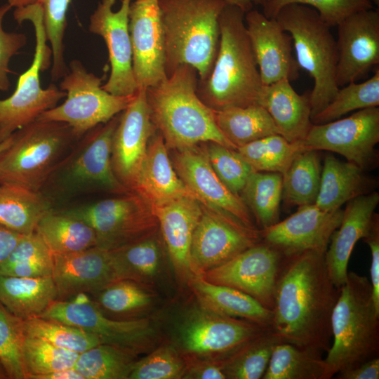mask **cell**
Returning <instances> with one entry per match:
<instances>
[{
	"mask_svg": "<svg viewBox=\"0 0 379 379\" xmlns=\"http://www.w3.org/2000/svg\"><path fill=\"white\" fill-rule=\"evenodd\" d=\"M40 317L79 327L96 337L100 344L116 346L136 355L156 347L160 339L156 325L149 318L111 319L86 294L72 300H55Z\"/></svg>",
	"mask_w": 379,
	"mask_h": 379,
	"instance_id": "cell-12",
	"label": "cell"
},
{
	"mask_svg": "<svg viewBox=\"0 0 379 379\" xmlns=\"http://www.w3.org/2000/svg\"><path fill=\"white\" fill-rule=\"evenodd\" d=\"M245 12L227 4L222 9L218 53L208 77L198 81L197 95L215 111L257 104L262 86L246 31Z\"/></svg>",
	"mask_w": 379,
	"mask_h": 379,
	"instance_id": "cell-3",
	"label": "cell"
},
{
	"mask_svg": "<svg viewBox=\"0 0 379 379\" xmlns=\"http://www.w3.org/2000/svg\"><path fill=\"white\" fill-rule=\"evenodd\" d=\"M379 105V69L365 81L351 82L340 87L333 99L319 114L312 118L314 124H321L340 119L343 115Z\"/></svg>",
	"mask_w": 379,
	"mask_h": 379,
	"instance_id": "cell-44",
	"label": "cell"
},
{
	"mask_svg": "<svg viewBox=\"0 0 379 379\" xmlns=\"http://www.w3.org/2000/svg\"><path fill=\"white\" fill-rule=\"evenodd\" d=\"M12 135L4 141L0 142V153L10 145Z\"/></svg>",
	"mask_w": 379,
	"mask_h": 379,
	"instance_id": "cell-60",
	"label": "cell"
},
{
	"mask_svg": "<svg viewBox=\"0 0 379 379\" xmlns=\"http://www.w3.org/2000/svg\"><path fill=\"white\" fill-rule=\"evenodd\" d=\"M102 79L88 72L82 63L73 60L59 88L66 92L60 105L44 112L37 119L68 124L78 139L95 126L105 124L122 112L135 96L115 95L101 86Z\"/></svg>",
	"mask_w": 379,
	"mask_h": 379,
	"instance_id": "cell-11",
	"label": "cell"
},
{
	"mask_svg": "<svg viewBox=\"0 0 379 379\" xmlns=\"http://www.w3.org/2000/svg\"><path fill=\"white\" fill-rule=\"evenodd\" d=\"M285 259L261 240L201 277L209 282L237 289L272 310Z\"/></svg>",
	"mask_w": 379,
	"mask_h": 379,
	"instance_id": "cell-15",
	"label": "cell"
},
{
	"mask_svg": "<svg viewBox=\"0 0 379 379\" xmlns=\"http://www.w3.org/2000/svg\"><path fill=\"white\" fill-rule=\"evenodd\" d=\"M35 232L53 254L71 253L96 246L95 233L89 225L53 209L40 220Z\"/></svg>",
	"mask_w": 379,
	"mask_h": 379,
	"instance_id": "cell-35",
	"label": "cell"
},
{
	"mask_svg": "<svg viewBox=\"0 0 379 379\" xmlns=\"http://www.w3.org/2000/svg\"><path fill=\"white\" fill-rule=\"evenodd\" d=\"M362 239L368 245L371 253V283L373 301L379 310V218L377 213L368 233Z\"/></svg>",
	"mask_w": 379,
	"mask_h": 379,
	"instance_id": "cell-54",
	"label": "cell"
},
{
	"mask_svg": "<svg viewBox=\"0 0 379 379\" xmlns=\"http://www.w3.org/2000/svg\"><path fill=\"white\" fill-rule=\"evenodd\" d=\"M339 293L328 275L325 252L286 258L275 288L272 330L282 342L327 352Z\"/></svg>",
	"mask_w": 379,
	"mask_h": 379,
	"instance_id": "cell-1",
	"label": "cell"
},
{
	"mask_svg": "<svg viewBox=\"0 0 379 379\" xmlns=\"http://www.w3.org/2000/svg\"><path fill=\"white\" fill-rule=\"evenodd\" d=\"M336 27V82L340 88L378 67L379 11L371 8L356 12Z\"/></svg>",
	"mask_w": 379,
	"mask_h": 379,
	"instance_id": "cell-21",
	"label": "cell"
},
{
	"mask_svg": "<svg viewBox=\"0 0 379 379\" xmlns=\"http://www.w3.org/2000/svg\"><path fill=\"white\" fill-rule=\"evenodd\" d=\"M53 254L34 232L23 235L0 265V274L19 277H52Z\"/></svg>",
	"mask_w": 379,
	"mask_h": 379,
	"instance_id": "cell-42",
	"label": "cell"
},
{
	"mask_svg": "<svg viewBox=\"0 0 379 379\" xmlns=\"http://www.w3.org/2000/svg\"><path fill=\"white\" fill-rule=\"evenodd\" d=\"M199 76L189 65L178 66L146 88L151 121L168 149L179 150L207 142L236 147L220 131L215 110L197 95Z\"/></svg>",
	"mask_w": 379,
	"mask_h": 379,
	"instance_id": "cell-2",
	"label": "cell"
},
{
	"mask_svg": "<svg viewBox=\"0 0 379 379\" xmlns=\"http://www.w3.org/2000/svg\"><path fill=\"white\" fill-rule=\"evenodd\" d=\"M7 4L15 8L27 6L38 2V0H6Z\"/></svg>",
	"mask_w": 379,
	"mask_h": 379,
	"instance_id": "cell-59",
	"label": "cell"
},
{
	"mask_svg": "<svg viewBox=\"0 0 379 379\" xmlns=\"http://www.w3.org/2000/svg\"><path fill=\"white\" fill-rule=\"evenodd\" d=\"M158 4L166 75L189 65L197 71L199 81L206 79L218 53L219 18L227 4L223 0H158Z\"/></svg>",
	"mask_w": 379,
	"mask_h": 379,
	"instance_id": "cell-4",
	"label": "cell"
},
{
	"mask_svg": "<svg viewBox=\"0 0 379 379\" xmlns=\"http://www.w3.org/2000/svg\"><path fill=\"white\" fill-rule=\"evenodd\" d=\"M187 283L197 301L202 306L231 317L271 328L272 311L250 295L229 286L209 282L199 275L192 276Z\"/></svg>",
	"mask_w": 379,
	"mask_h": 379,
	"instance_id": "cell-29",
	"label": "cell"
},
{
	"mask_svg": "<svg viewBox=\"0 0 379 379\" xmlns=\"http://www.w3.org/2000/svg\"><path fill=\"white\" fill-rule=\"evenodd\" d=\"M91 295V300L104 314L118 320L145 317L142 314L156 298L152 288L130 279L117 280Z\"/></svg>",
	"mask_w": 379,
	"mask_h": 379,
	"instance_id": "cell-34",
	"label": "cell"
},
{
	"mask_svg": "<svg viewBox=\"0 0 379 379\" xmlns=\"http://www.w3.org/2000/svg\"><path fill=\"white\" fill-rule=\"evenodd\" d=\"M155 131L147 102L146 88H140L119 115L112 144L114 173L129 191L133 190L149 142Z\"/></svg>",
	"mask_w": 379,
	"mask_h": 379,
	"instance_id": "cell-22",
	"label": "cell"
},
{
	"mask_svg": "<svg viewBox=\"0 0 379 379\" xmlns=\"http://www.w3.org/2000/svg\"><path fill=\"white\" fill-rule=\"evenodd\" d=\"M185 359L187 365L184 379H227L220 359L211 357H185Z\"/></svg>",
	"mask_w": 379,
	"mask_h": 379,
	"instance_id": "cell-53",
	"label": "cell"
},
{
	"mask_svg": "<svg viewBox=\"0 0 379 379\" xmlns=\"http://www.w3.org/2000/svg\"><path fill=\"white\" fill-rule=\"evenodd\" d=\"M281 342L270 328L220 359L226 378H262L275 346Z\"/></svg>",
	"mask_w": 379,
	"mask_h": 379,
	"instance_id": "cell-39",
	"label": "cell"
},
{
	"mask_svg": "<svg viewBox=\"0 0 379 379\" xmlns=\"http://www.w3.org/2000/svg\"><path fill=\"white\" fill-rule=\"evenodd\" d=\"M11 8L8 4L0 6V91H2L8 90L11 86L8 74L11 58L27 43L25 34L8 32L3 27L4 18Z\"/></svg>",
	"mask_w": 379,
	"mask_h": 379,
	"instance_id": "cell-52",
	"label": "cell"
},
{
	"mask_svg": "<svg viewBox=\"0 0 379 379\" xmlns=\"http://www.w3.org/2000/svg\"><path fill=\"white\" fill-rule=\"evenodd\" d=\"M267 328L209 310L197 302L176 319L171 344L185 357L221 359Z\"/></svg>",
	"mask_w": 379,
	"mask_h": 379,
	"instance_id": "cell-10",
	"label": "cell"
},
{
	"mask_svg": "<svg viewBox=\"0 0 379 379\" xmlns=\"http://www.w3.org/2000/svg\"><path fill=\"white\" fill-rule=\"evenodd\" d=\"M157 232L110 251L119 279H130L150 288L161 279L164 261Z\"/></svg>",
	"mask_w": 379,
	"mask_h": 379,
	"instance_id": "cell-32",
	"label": "cell"
},
{
	"mask_svg": "<svg viewBox=\"0 0 379 379\" xmlns=\"http://www.w3.org/2000/svg\"><path fill=\"white\" fill-rule=\"evenodd\" d=\"M23 326L26 335L79 354L100 344L96 337L83 329L51 319L34 317L24 320Z\"/></svg>",
	"mask_w": 379,
	"mask_h": 379,
	"instance_id": "cell-45",
	"label": "cell"
},
{
	"mask_svg": "<svg viewBox=\"0 0 379 379\" xmlns=\"http://www.w3.org/2000/svg\"><path fill=\"white\" fill-rule=\"evenodd\" d=\"M79 139L67 124L36 119L12 135L0 153V184L41 192Z\"/></svg>",
	"mask_w": 379,
	"mask_h": 379,
	"instance_id": "cell-6",
	"label": "cell"
},
{
	"mask_svg": "<svg viewBox=\"0 0 379 379\" xmlns=\"http://www.w3.org/2000/svg\"><path fill=\"white\" fill-rule=\"evenodd\" d=\"M333 343L326 352L325 379L379 356V310L371 281L350 272L331 317Z\"/></svg>",
	"mask_w": 379,
	"mask_h": 379,
	"instance_id": "cell-5",
	"label": "cell"
},
{
	"mask_svg": "<svg viewBox=\"0 0 379 379\" xmlns=\"http://www.w3.org/2000/svg\"><path fill=\"white\" fill-rule=\"evenodd\" d=\"M304 150L300 142H290L279 134L266 136L237 149L255 171L281 175L295 156Z\"/></svg>",
	"mask_w": 379,
	"mask_h": 379,
	"instance_id": "cell-43",
	"label": "cell"
},
{
	"mask_svg": "<svg viewBox=\"0 0 379 379\" xmlns=\"http://www.w3.org/2000/svg\"><path fill=\"white\" fill-rule=\"evenodd\" d=\"M57 298L52 277L29 278L0 274V302L23 320L40 317Z\"/></svg>",
	"mask_w": 379,
	"mask_h": 379,
	"instance_id": "cell-31",
	"label": "cell"
},
{
	"mask_svg": "<svg viewBox=\"0 0 379 379\" xmlns=\"http://www.w3.org/2000/svg\"><path fill=\"white\" fill-rule=\"evenodd\" d=\"M53 209L42 192L0 184V224L23 235L35 232L40 220Z\"/></svg>",
	"mask_w": 379,
	"mask_h": 379,
	"instance_id": "cell-33",
	"label": "cell"
},
{
	"mask_svg": "<svg viewBox=\"0 0 379 379\" xmlns=\"http://www.w3.org/2000/svg\"><path fill=\"white\" fill-rule=\"evenodd\" d=\"M119 119L117 114L79 138L44 188L48 186L55 194L63 195L87 193L98 189L121 194L129 192L117 179L112 166V138Z\"/></svg>",
	"mask_w": 379,
	"mask_h": 379,
	"instance_id": "cell-9",
	"label": "cell"
},
{
	"mask_svg": "<svg viewBox=\"0 0 379 379\" xmlns=\"http://www.w3.org/2000/svg\"><path fill=\"white\" fill-rule=\"evenodd\" d=\"M321 169L317 151L307 149L297 154L282 174V199L285 204L293 207L315 204Z\"/></svg>",
	"mask_w": 379,
	"mask_h": 379,
	"instance_id": "cell-37",
	"label": "cell"
},
{
	"mask_svg": "<svg viewBox=\"0 0 379 379\" xmlns=\"http://www.w3.org/2000/svg\"><path fill=\"white\" fill-rule=\"evenodd\" d=\"M364 171L352 162L326 155L314 204L324 211L332 212L349 201L371 192L372 180Z\"/></svg>",
	"mask_w": 379,
	"mask_h": 379,
	"instance_id": "cell-30",
	"label": "cell"
},
{
	"mask_svg": "<svg viewBox=\"0 0 379 379\" xmlns=\"http://www.w3.org/2000/svg\"><path fill=\"white\" fill-rule=\"evenodd\" d=\"M71 0H38L43 11L47 41L51 46L53 65L51 79L56 81L67 73L63 39L67 26V11Z\"/></svg>",
	"mask_w": 379,
	"mask_h": 379,
	"instance_id": "cell-50",
	"label": "cell"
},
{
	"mask_svg": "<svg viewBox=\"0 0 379 379\" xmlns=\"http://www.w3.org/2000/svg\"><path fill=\"white\" fill-rule=\"evenodd\" d=\"M376 0H267L262 6L263 14L275 18L279 11L290 4L308 6L317 11L330 27H336L349 15L363 10L373 8Z\"/></svg>",
	"mask_w": 379,
	"mask_h": 379,
	"instance_id": "cell-51",
	"label": "cell"
},
{
	"mask_svg": "<svg viewBox=\"0 0 379 379\" xmlns=\"http://www.w3.org/2000/svg\"><path fill=\"white\" fill-rule=\"evenodd\" d=\"M13 18L20 25L28 20L34 26L36 46L30 67L18 78L15 91L6 99L0 100V142L15 131L32 123L45 111L57 105L66 92L54 84L42 88L39 73L51 65L52 51L46 45L43 11L39 3L17 8Z\"/></svg>",
	"mask_w": 379,
	"mask_h": 379,
	"instance_id": "cell-8",
	"label": "cell"
},
{
	"mask_svg": "<svg viewBox=\"0 0 379 379\" xmlns=\"http://www.w3.org/2000/svg\"><path fill=\"white\" fill-rule=\"evenodd\" d=\"M116 0H101L90 17L89 31L105 41L111 72L102 86L107 92L120 96L135 95L138 86L132 66V47L128 29L131 0H122L119 9L112 8Z\"/></svg>",
	"mask_w": 379,
	"mask_h": 379,
	"instance_id": "cell-17",
	"label": "cell"
},
{
	"mask_svg": "<svg viewBox=\"0 0 379 379\" xmlns=\"http://www.w3.org/2000/svg\"><path fill=\"white\" fill-rule=\"evenodd\" d=\"M52 279L57 300L93 294L119 280L110 251L98 246L66 254H53Z\"/></svg>",
	"mask_w": 379,
	"mask_h": 379,
	"instance_id": "cell-24",
	"label": "cell"
},
{
	"mask_svg": "<svg viewBox=\"0 0 379 379\" xmlns=\"http://www.w3.org/2000/svg\"><path fill=\"white\" fill-rule=\"evenodd\" d=\"M186 365L185 357L172 344H164L137 360L128 379H180Z\"/></svg>",
	"mask_w": 379,
	"mask_h": 379,
	"instance_id": "cell-49",
	"label": "cell"
},
{
	"mask_svg": "<svg viewBox=\"0 0 379 379\" xmlns=\"http://www.w3.org/2000/svg\"><path fill=\"white\" fill-rule=\"evenodd\" d=\"M343 210L324 211L314 204L298 206L282 221L260 230L261 240L288 258L306 251L325 252Z\"/></svg>",
	"mask_w": 379,
	"mask_h": 379,
	"instance_id": "cell-18",
	"label": "cell"
},
{
	"mask_svg": "<svg viewBox=\"0 0 379 379\" xmlns=\"http://www.w3.org/2000/svg\"><path fill=\"white\" fill-rule=\"evenodd\" d=\"M378 142V107L359 109L348 117L330 122L313 124L300 141L306 150L340 154L363 170L372 164Z\"/></svg>",
	"mask_w": 379,
	"mask_h": 379,
	"instance_id": "cell-16",
	"label": "cell"
},
{
	"mask_svg": "<svg viewBox=\"0 0 379 379\" xmlns=\"http://www.w3.org/2000/svg\"><path fill=\"white\" fill-rule=\"evenodd\" d=\"M172 156L171 162L178 177L202 204L250 229L260 230L241 197L233 194L218 177L203 148L197 145L175 150Z\"/></svg>",
	"mask_w": 379,
	"mask_h": 379,
	"instance_id": "cell-19",
	"label": "cell"
},
{
	"mask_svg": "<svg viewBox=\"0 0 379 379\" xmlns=\"http://www.w3.org/2000/svg\"><path fill=\"white\" fill-rule=\"evenodd\" d=\"M176 276L187 281L192 276L190 252L203 204L191 197H182L161 206L152 207Z\"/></svg>",
	"mask_w": 379,
	"mask_h": 379,
	"instance_id": "cell-26",
	"label": "cell"
},
{
	"mask_svg": "<svg viewBox=\"0 0 379 379\" xmlns=\"http://www.w3.org/2000/svg\"><path fill=\"white\" fill-rule=\"evenodd\" d=\"M215 113L220 131L236 149L266 136L279 134L271 116L258 104L231 107Z\"/></svg>",
	"mask_w": 379,
	"mask_h": 379,
	"instance_id": "cell-36",
	"label": "cell"
},
{
	"mask_svg": "<svg viewBox=\"0 0 379 379\" xmlns=\"http://www.w3.org/2000/svg\"><path fill=\"white\" fill-rule=\"evenodd\" d=\"M132 66L138 88H147L167 77L165 46L158 0H135L128 12Z\"/></svg>",
	"mask_w": 379,
	"mask_h": 379,
	"instance_id": "cell-20",
	"label": "cell"
},
{
	"mask_svg": "<svg viewBox=\"0 0 379 379\" xmlns=\"http://www.w3.org/2000/svg\"><path fill=\"white\" fill-rule=\"evenodd\" d=\"M162 136L157 131L149 142L145 159L132 191L152 207L161 206L182 197L200 200L176 173Z\"/></svg>",
	"mask_w": 379,
	"mask_h": 379,
	"instance_id": "cell-27",
	"label": "cell"
},
{
	"mask_svg": "<svg viewBox=\"0 0 379 379\" xmlns=\"http://www.w3.org/2000/svg\"><path fill=\"white\" fill-rule=\"evenodd\" d=\"M322 353L288 343L277 344L262 379H325Z\"/></svg>",
	"mask_w": 379,
	"mask_h": 379,
	"instance_id": "cell-38",
	"label": "cell"
},
{
	"mask_svg": "<svg viewBox=\"0 0 379 379\" xmlns=\"http://www.w3.org/2000/svg\"><path fill=\"white\" fill-rule=\"evenodd\" d=\"M62 211L89 225L95 233L96 246L107 251L151 235L159 228L152 206L133 191Z\"/></svg>",
	"mask_w": 379,
	"mask_h": 379,
	"instance_id": "cell-13",
	"label": "cell"
},
{
	"mask_svg": "<svg viewBox=\"0 0 379 379\" xmlns=\"http://www.w3.org/2000/svg\"><path fill=\"white\" fill-rule=\"evenodd\" d=\"M8 378L6 373L5 372L2 365L0 363V379H7Z\"/></svg>",
	"mask_w": 379,
	"mask_h": 379,
	"instance_id": "cell-61",
	"label": "cell"
},
{
	"mask_svg": "<svg viewBox=\"0 0 379 379\" xmlns=\"http://www.w3.org/2000/svg\"><path fill=\"white\" fill-rule=\"evenodd\" d=\"M227 4L233 5L240 8L245 13L251 11L253 5H261L262 6L267 0H223Z\"/></svg>",
	"mask_w": 379,
	"mask_h": 379,
	"instance_id": "cell-58",
	"label": "cell"
},
{
	"mask_svg": "<svg viewBox=\"0 0 379 379\" xmlns=\"http://www.w3.org/2000/svg\"><path fill=\"white\" fill-rule=\"evenodd\" d=\"M136 357L124 349L99 344L80 353L74 368L84 379H128Z\"/></svg>",
	"mask_w": 379,
	"mask_h": 379,
	"instance_id": "cell-41",
	"label": "cell"
},
{
	"mask_svg": "<svg viewBox=\"0 0 379 379\" xmlns=\"http://www.w3.org/2000/svg\"><path fill=\"white\" fill-rule=\"evenodd\" d=\"M29 379H84V378L73 367L48 373L33 375Z\"/></svg>",
	"mask_w": 379,
	"mask_h": 379,
	"instance_id": "cell-57",
	"label": "cell"
},
{
	"mask_svg": "<svg viewBox=\"0 0 379 379\" xmlns=\"http://www.w3.org/2000/svg\"><path fill=\"white\" fill-rule=\"evenodd\" d=\"M260 241V230L250 229L203 204L190 247L192 276H202Z\"/></svg>",
	"mask_w": 379,
	"mask_h": 379,
	"instance_id": "cell-14",
	"label": "cell"
},
{
	"mask_svg": "<svg viewBox=\"0 0 379 379\" xmlns=\"http://www.w3.org/2000/svg\"><path fill=\"white\" fill-rule=\"evenodd\" d=\"M23 321L0 302V363L10 379H26L22 360Z\"/></svg>",
	"mask_w": 379,
	"mask_h": 379,
	"instance_id": "cell-47",
	"label": "cell"
},
{
	"mask_svg": "<svg viewBox=\"0 0 379 379\" xmlns=\"http://www.w3.org/2000/svg\"><path fill=\"white\" fill-rule=\"evenodd\" d=\"M244 20L262 85L296 80L300 69L293 54L291 35L275 18L256 10L246 12Z\"/></svg>",
	"mask_w": 379,
	"mask_h": 379,
	"instance_id": "cell-23",
	"label": "cell"
},
{
	"mask_svg": "<svg viewBox=\"0 0 379 379\" xmlns=\"http://www.w3.org/2000/svg\"><path fill=\"white\" fill-rule=\"evenodd\" d=\"M257 104L267 111L279 134L290 142L302 141L313 124L310 93L298 94L288 79L262 85Z\"/></svg>",
	"mask_w": 379,
	"mask_h": 379,
	"instance_id": "cell-28",
	"label": "cell"
},
{
	"mask_svg": "<svg viewBox=\"0 0 379 379\" xmlns=\"http://www.w3.org/2000/svg\"><path fill=\"white\" fill-rule=\"evenodd\" d=\"M339 379H378L379 357L368 360L350 369L338 373Z\"/></svg>",
	"mask_w": 379,
	"mask_h": 379,
	"instance_id": "cell-55",
	"label": "cell"
},
{
	"mask_svg": "<svg viewBox=\"0 0 379 379\" xmlns=\"http://www.w3.org/2000/svg\"><path fill=\"white\" fill-rule=\"evenodd\" d=\"M275 19L291 36L300 69L313 79L314 86L310 93L312 119L328 105L339 89L336 40L331 27L308 6L287 5Z\"/></svg>",
	"mask_w": 379,
	"mask_h": 379,
	"instance_id": "cell-7",
	"label": "cell"
},
{
	"mask_svg": "<svg viewBox=\"0 0 379 379\" xmlns=\"http://www.w3.org/2000/svg\"><path fill=\"white\" fill-rule=\"evenodd\" d=\"M378 203L377 192H371L347 202L341 222L333 233L325 253L328 275L338 288L346 281L351 253L356 243L368 233Z\"/></svg>",
	"mask_w": 379,
	"mask_h": 379,
	"instance_id": "cell-25",
	"label": "cell"
},
{
	"mask_svg": "<svg viewBox=\"0 0 379 379\" xmlns=\"http://www.w3.org/2000/svg\"><path fill=\"white\" fill-rule=\"evenodd\" d=\"M240 197L254 215L260 230L279 221L282 199V175L279 173L253 171L248 177Z\"/></svg>",
	"mask_w": 379,
	"mask_h": 379,
	"instance_id": "cell-40",
	"label": "cell"
},
{
	"mask_svg": "<svg viewBox=\"0 0 379 379\" xmlns=\"http://www.w3.org/2000/svg\"><path fill=\"white\" fill-rule=\"evenodd\" d=\"M23 234L0 224V265L8 258Z\"/></svg>",
	"mask_w": 379,
	"mask_h": 379,
	"instance_id": "cell-56",
	"label": "cell"
},
{
	"mask_svg": "<svg viewBox=\"0 0 379 379\" xmlns=\"http://www.w3.org/2000/svg\"><path fill=\"white\" fill-rule=\"evenodd\" d=\"M206 143L203 149L213 171L233 194L240 197L248 177L255 171L237 149L216 142Z\"/></svg>",
	"mask_w": 379,
	"mask_h": 379,
	"instance_id": "cell-48",
	"label": "cell"
},
{
	"mask_svg": "<svg viewBox=\"0 0 379 379\" xmlns=\"http://www.w3.org/2000/svg\"><path fill=\"white\" fill-rule=\"evenodd\" d=\"M79 355L78 352L56 347L45 340L25 335L22 360L26 379L73 368Z\"/></svg>",
	"mask_w": 379,
	"mask_h": 379,
	"instance_id": "cell-46",
	"label": "cell"
}]
</instances>
